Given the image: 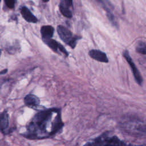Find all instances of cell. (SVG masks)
<instances>
[{
  "instance_id": "obj_4",
  "label": "cell",
  "mask_w": 146,
  "mask_h": 146,
  "mask_svg": "<svg viewBox=\"0 0 146 146\" xmlns=\"http://www.w3.org/2000/svg\"><path fill=\"white\" fill-rule=\"evenodd\" d=\"M90 145H125V144L119 140L117 136H110L108 133L102 134L96 139H94V141Z\"/></svg>"
},
{
  "instance_id": "obj_7",
  "label": "cell",
  "mask_w": 146,
  "mask_h": 146,
  "mask_svg": "<svg viewBox=\"0 0 146 146\" xmlns=\"http://www.w3.org/2000/svg\"><path fill=\"white\" fill-rule=\"evenodd\" d=\"M89 55L91 58L98 62L107 63L108 62V59L107 55L104 52L99 50H91L89 51Z\"/></svg>"
},
{
  "instance_id": "obj_17",
  "label": "cell",
  "mask_w": 146,
  "mask_h": 146,
  "mask_svg": "<svg viewBox=\"0 0 146 146\" xmlns=\"http://www.w3.org/2000/svg\"><path fill=\"white\" fill-rule=\"evenodd\" d=\"M1 50L0 49V56H1Z\"/></svg>"
},
{
  "instance_id": "obj_15",
  "label": "cell",
  "mask_w": 146,
  "mask_h": 146,
  "mask_svg": "<svg viewBox=\"0 0 146 146\" xmlns=\"http://www.w3.org/2000/svg\"><path fill=\"white\" fill-rule=\"evenodd\" d=\"M60 3L66 5L69 7L72 6V0H61Z\"/></svg>"
},
{
  "instance_id": "obj_9",
  "label": "cell",
  "mask_w": 146,
  "mask_h": 146,
  "mask_svg": "<svg viewBox=\"0 0 146 146\" xmlns=\"http://www.w3.org/2000/svg\"><path fill=\"white\" fill-rule=\"evenodd\" d=\"M21 13L23 18L27 22L30 23H36L38 19L30 11V10L26 7H22L21 9Z\"/></svg>"
},
{
  "instance_id": "obj_8",
  "label": "cell",
  "mask_w": 146,
  "mask_h": 146,
  "mask_svg": "<svg viewBox=\"0 0 146 146\" xmlns=\"http://www.w3.org/2000/svg\"><path fill=\"white\" fill-rule=\"evenodd\" d=\"M24 102L26 106L30 108H36L39 106L40 100L35 95L33 94H29L25 96L24 99Z\"/></svg>"
},
{
  "instance_id": "obj_1",
  "label": "cell",
  "mask_w": 146,
  "mask_h": 146,
  "mask_svg": "<svg viewBox=\"0 0 146 146\" xmlns=\"http://www.w3.org/2000/svg\"><path fill=\"white\" fill-rule=\"evenodd\" d=\"M63 126L59 109L43 110L37 113L32 119L27 127L25 136L30 139L50 137L59 132Z\"/></svg>"
},
{
  "instance_id": "obj_16",
  "label": "cell",
  "mask_w": 146,
  "mask_h": 146,
  "mask_svg": "<svg viewBox=\"0 0 146 146\" xmlns=\"http://www.w3.org/2000/svg\"><path fill=\"white\" fill-rule=\"evenodd\" d=\"M43 2H47L49 0H42Z\"/></svg>"
},
{
  "instance_id": "obj_10",
  "label": "cell",
  "mask_w": 146,
  "mask_h": 146,
  "mask_svg": "<svg viewBox=\"0 0 146 146\" xmlns=\"http://www.w3.org/2000/svg\"><path fill=\"white\" fill-rule=\"evenodd\" d=\"M9 115L6 111L0 114V131L5 132L9 127Z\"/></svg>"
},
{
  "instance_id": "obj_14",
  "label": "cell",
  "mask_w": 146,
  "mask_h": 146,
  "mask_svg": "<svg viewBox=\"0 0 146 146\" xmlns=\"http://www.w3.org/2000/svg\"><path fill=\"white\" fill-rule=\"evenodd\" d=\"M6 5L9 9H13L15 6V0H4Z\"/></svg>"
},
{
  "instance_id": "obj_3",
  "label": "cell",
  "mask_w": 146,
  "mask_h": 146,
  "mask_svg": "<svg viewBox=\"0 0 146 146\" xmlns=\"http://www.w3.org/2000/svg\"><path fill=\"white\" fill-rule=\"evenodd\" d=\"M57 32L60 38L72 48L76 46L78 40L80 39V37L74 35L69 29L62 25L58 26Z\"/></svg>"
},
{
  "instance_id": "obj_2",
  "label": "cell",
  "mask_w": 146,
  "mask_h": 146,
  "mask_svg": "<svg viewBox=\"0 0 146 146\" xmlns=\"http://www.w3.org/2000/svg\"><path fill=\"white\" fill-rule=\"evenodd\" d=\"M123 128L131 133L146 135V124L135 119H128L123 123Z\"/></svg>"
},
{
  "instance_id": "obj_5",
  "label": "cell",
  "mask_w": 146,
  "mask_h": 146,
  "mask_svg": "<svg viewBox=\"0 0 146 146\" xmlns=\"http://www.w3.org/2000/svg\"><path fill=\"white\" fill-rule=\"evenodd\" d=\"M123 56L124 57V58L125 59V60H127V63L129 64V66L131 68V70L132 71L135 80L136 81V82L139 84L141 85V84L143 83L142 76H141V75L140 73V71L138 70L136 66L135 65V64L133 62L132 59L131 58V56L129 55V54L128 51H127V50H124L123 51Z\"/></svg>"
},
{
  "instance_id": "obj_18",
  "label": "cell",
  "mask_w": 146,
  "mask_h": 146,
  "mask_svg": "<svg viewBox=\"0 0 146 146\" xmlns=\"http://www.w3.org/2000/svg\"><path fill=\"white\" fill-rule=\"evenodd\" d=\"M1 1V0H0V1Z\"/></svg>"
},
{
  "instance_id": "obj_11",
  "label": "cell",
  "mask_w": 146,
  "mask_h": 146,
  "mask_svg": "<svg viewBox=\"0 0 146 146\" xmlns=\"http://www.w3.org/2000/svg\"><path fill=\"white\" fill-rule=\"evenodd\" d=\"M54 29L50 25L43 26L40 29V33L43 39L51 38L53 36Z\"/></svg>"
},
{
  "instance_id": "obj_13",
  "label": "cell",
  "mask_w": 146,
  "mask_h": 146,
  "mask_svg": "<svg viewBox=\"0 0 146 146\" xmlns=\"http://www.w3.org/2000/svg\"><path fill=\"white\" fill-rule=\"evenodd\" d=\"M136 50L139 54H146V43L143 41H139L136 45Z\"/></svg>"
},
{
  "instance_id": "obj_6",
  "label": "cell",
  "mask_w": 146,
  "mask_h": 146,
  "mask_svg": "<svg viewBox=\"0 0 146 146\" xmlns=\"http://www.w3.org/2000/svg\"><path fill=\"white\" fill-rule=\"evenodd\" d=\"M43 42L54 51L58 54H62L66 56H67L68 55V52L66 51L65 48L59 42L54 40L51 38L43 39Z\"/></svg>"
},
{
  "instance_id": "obj_12",
  "label": "cell",
  "mask_w": 146,
  "mask_h": 146,
  "mask_svg": "<svg viewBox=\"0 0 146 146\" xmlns=\"http://www.w3.org/2000/svg\"><path fill=\"white\" fill-rule=\"evenodd\" d=\"M59 10L62 14L65 17L71 18L72 17V14L70 9V7L62 3H60L59 5Z\"/></svg>"
}]
</instances>
